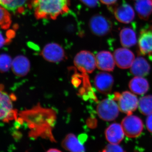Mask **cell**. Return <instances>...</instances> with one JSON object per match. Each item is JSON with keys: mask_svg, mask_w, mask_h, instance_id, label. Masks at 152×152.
Masks as SVG:
<instances>
[{"mask_svg": "<svg viewBox=\"0 0 152 152\" xmlns=\"http://www.w3.org/2000/svg\"><path fill=\"white\" fill-rule=\"evenodd\" d=\"M46 152H63L60 150L56 149H50L48 150Z\"/></svg>", "mask_w": 152, "mask_h": 152, "instance_id": "f1b7e54d", "label": "cell"}, {"mask_svg": "<svg viewBox=\"0 0 152 152\" xmlns=\"http://www.w3.org/2000/svg\"><path fill=\"white\" fill-rule=\"evenodd\" d=\"M41 54L46 61L52 63L61 61L65 58L66 55L62 47L55 43H51L46 45Z\"/></svg>", "mask_w": 152, "mask_h": 152, "instance_id": "52a82bcc", "label": "cell"}, {"mask_svg": "<svg viewBox=\"0 0 152 152\" xmlns=\"http://www.w3.org/2000/svg\"><path fill=\"white\" fill-rule=\"evenodd\" d=\"M121 126L125 134L130 138H136L141 134L143 129L142 121L136 116L128 115L122 120Z\"/></svg>", "mask_w": 152, "mask_h": 152, "instance_id": "5b68a950", "label": "cell"}, {"mask_svg": "<svg viewBox=\"0 0 152 152\" xmlns=\"http://www.w3.org/2000/svg\"><path fill=\"white\" fill-rule=\"evenodd\" d=\"M129 86L131 91L137 95L144 94L149 88L148 82L142 77H135L131 80Z\"/></svg>", "mask_w": 152, "mask_h": 152, "instance_id": "e0dca14e", "label": "cell"}, {"mask_svg": "<svg viewBox=\"0 0 152 152\" xmlns=\"http://www.w3.org/2000/svg\"><path fill=\"white\" fill-rule=\"evenodd\" d=\"M13 69L15 73L18 75H26L29 72L31 64L29 61L23 56L17 57L12 63Z\"/></svg>", "mask_w": 152, "mask_h": 152, "instance_id": "d6986e66", "label": "cell"}, {"mask_svg": "<svg viewBox=\"0 0 152 152\" xmlns=\"http://www.w3.org/2000/svg\"><path fill=\"white\" fill-rule=\"evenodd\" d=\"M114 79L110 74L106 72L98 74L94 79L95 86L99 92L108 94L111 91L114 84Z\"/></svg>", "mask_w": 152, "mask_h": 152, "instance_id": "8fae6325", "label": "cell"}, {"mask_svg": "<svg viewBox=\"0 0 152 152\" xmlns=\"http://www.w3.org/2000/svg\"><path fill=\"white\" fill-rule=\"evenodd\" d=\"M12 20L9 11L0 6V28L7 30L10 27Z\"/></svg>", "mask_w": 152, "mask_h": 152, "instance_id": "603a6c76", "label": "cell"}, {"mask_svg": "<svg viewBox=\"0 0 152 152\" xmlns=\"http://www.w3.org/2000/svg\"><path fill=\"white\" fill-rule=\"evenodd\" d=\"M118 0H99L101 2L107 6H113Z\"/></svg>", "mask_w": 152, "mask_h": 152, "instance_id": "83f0119b", "label": "cell"}, {"mask_svg": "<svg viewBox=\"0 0 152 152\" xmlns=\"http://www.w3.org/2000/svg\"><path fill=\"white\" fill-rule=\"evenodd\" d=\"M70 0H31V6L37 19L55 20L69 10Z\"/></svg>", "mask_w": 152, "mask_h": 152, "instance_id": "6da1fadb", "label": "cell"}, {"mask_svg": "<svg viewBox=\"0 0 152 152\" xmlns=\"http://www.w3.org/2000/svg\"><path fill=\"white\" fill-rule=\"evenodd\" d=\"M64 148L70 152H85V147L73 134H68L62 142Z\"/></svg>", "mask_w": 152, "mask_h": 152, "instance_id": "2e32d148", "label": "cell"}, {"mask_svg": "<svg viewBox=\"0 0 152 152\" xmlns=\"http://www.w3.org/2000/svg\"><path fill=\"white\" fill-rule=\"evenodd\" d=\"M136 1H137V0H136Z\"/></svg>", "mask_w": 152, "mask_h": 152, "instance_id": "4dcf8cb0", "label": "cell"}, {"mask_svg": "<svg viewBox=\"0 0 152 152\" xmlns=\"http://www.w3.org/2000/svg\"><path fill=\"white\" fill-rule=\"evenodd\" d=\"M102 152H125L122 147L118 145L109 144L107 145Z\"/></svg>", "mask_w": 152, "mask_h": 152, "instance_id": "d4e9b609", "label": "cell"}, {"mask_svg": "<svg viewBox=\"0 0 152 152\" xmlns=\"http://www.w3.org/2000/svg\"><path fill=\"white\" fill-rule=\"evenodd\" d=\"M29 0H0V6L15 13H22Z\"/></svg>", "mask_w": 152, "mask_h": 152, "instance_id": "ac0fdd59", "label": "cell"}, {"mask_svg": "<svg viewBox=\"0 0 152 152\" xmlns=\"http://www.w3.org/2000/svg\"><path fill=\"white\" fill-rule=\"evenodd\" d=\"M146 126L149 132L152 133V113L148 115L147 118Z\"/></svg>", "mask_w": 152, "mask_h": 152, "instance_id": "4316f807", "label": "cell"}, {"mask_svg": "<svg viewBox=\"0 0 152 152\" xmlns=\"http://www.w3.org/2000/svg\"><path fill=\"white\" fill-rule=\"evenodd\" d=\"M135 7L139 17L142 20H148L151 15V0H137Z\"/></svg>", "mask_w": 152, "mask_h": 152, "instance_id": "44dd1931", "label": "cell"}, {"mask_svg": "<svg viewBox=\"0 0 152 152\" xmlns=\"http://www.w3.org/2000/svg\"><path fill=\"white\" fill-rule=\"evenodd\" d=\"M113 10L115 18L120 23H129L134 18V11L133 8L127 3L115 6Z\"/></svg>", "mask_w": 152, "mask_h": 152, "instance_id": "30bf717a", "label": "cell"}, {"mask_svg": "<svg viewBox=\"0 0 152 152\" xmlns=\"http://www.w3.org/2000/svg\"><path fill=\"white\" fill-rule=\"evenodd\" d=\"M120 42L124 48H130L137 43V35L132 28H123L120 33Z\"/></svg>", "mask_w": 152, "mask_h": 152, "instance_id": "ffe728a7", "label": "cell"}, {"mask_svg": "<svg viewBox=\"0 0 152 152\" xmlns=\"http://www.w3.org/2000/svg\"><path fill=\"white\" fill-rule=\"evenodd\" d=\"M89 27L92 32L96 35L104 36L111 31L112 23L108 19L101 15H95L91 19Z\"/></svg>", "mask_w": 152, "mask_h": 152, "instance_id": "8992f818", "label": "cell"}, {"mask_svg": "<svg viewBox=\"0 0 152 152\" xmlns=\"http://www.w3.org/2000/svg\"><path fill=\"white\" fill-rule=\"evenodd\" d=\"M13 110L10 96L7 93L0 90V121L7 118Z\"/></svg>", "mask_w": 152, "mask_h": 152, "instance_id": "5bb4252c", "label": "cell"}, {"mask_svg": "<svg viewBox=\"0 0 152 152\" xmlns=\"http://www.w3.org/2000/svg\"><path fill=\"white\" fill-rule=\"evenodd\" d=\"M119 111L118 106L115 101L110 98L103 100L97 106L98 116L106 121H111L116 119Z\"/></svg>", "mask_w": 152, "mask_h": 152, "instance_id": "3957f363", "label": "cell"}, {"mask_svg": "<svg viewBox=\"0 0 152 152\" xmlns=\"http://www.w3.org/2000/svg\"><path fill=\"white\" fill-rule=\"evenodd\" d=\"M87 7L93 8L97 6L99 0H80Z\"/></svg>", "mask_w": 152, "mask_h": 152, "instance_id": "484cf974", "label": "cell"}, {"mask_svg": "<svg viewBox=\"0 0 152 152\" xmlns=\"http://www.w3.org/2000/svg\"><path fill=\"white\" fill-rule=\"evenodd\" d=\"M113 56L116 64L122 69L131 67L135 59L134 54L126 48L116 49L114 52Z\"/></svg>", "mask_w": 152, "mask_h": 152, "instance_id": "9c48e42d", "label": "cell"}, {"mask_svg": "<svg viewBox=\"0 0 152 152\" xmlns=\"http://www.w3.org/2000/svg\"><path fill=\"white\" fill-rule=\"evenodd\" d=\"M140 112L143 115H148L152 113V96L148 95L141 98L139 101Z\"/></svg>", "mask_w": 152, "mask_h": 152, "instance_id": "7402d4cb", "label": "cell"}, {"mask_svg": "<svg viewBox=\"0 0 152 152\" xmlns=\"http://www.w3.org/2000/svg\"><path fill=\"white\" fill-rule=\"evenodd\" d=\"M13 31H8L7 32V34L5 36L3 34V33L0 31V48H2L3 46L4 45L10 41L11 38L14 37Z\"/></svg>", "mask_w": 152, "mask_h": 152, "instance_id": "cb8c5ba5", "label": "cell"}, {"mask_svg": "<svg viewBox=\"0 0 152 152\" xmlns=\"http://www.w3.org/2000/svg\"><path fill=\"white\" fill-rule=\"evenodd\" d=\"M106 138L110 143L118 145L124 137V132L121 125L114 123L106 129Z\"/></svg>", "mask_w": 152, "mask_h": 152, "instance_id": "4fadbf2b", "label": "cell"}, {"mask_svg": "<svg viewBox=\"0 0 152 152\" xmlns=\"http://www.w3.org/2000/svg\"><path fill=\"white\" fill-rule=\"evenodd\" d=\"M152 2V0H151Z\"/></svg>", "mask_w": 152, "mask_h": 152, "instance_id": "f546056e", "label": "cell"}, {"mask_svg": "<svg viewBox=\"0 0 152 152\" xmlns=\"http://www.w3.org/2000/svg\"><path fill=\"white\" fill-rule=\"evenodd\" d=\"M139 50L142 54H152V25L142 28L138 39Z\"/></svg>", "mask_w": 152, "mask_h": 152, "instance_id": "ba28073f", "label": "cell"}, {"mask_svg": "<svg viewBox=\"0 0 152 152\" xmlns=\"http://www.w3.org/2000/svg\"><path fill=\"white\" fill-rule=\"evenodd\" d=\"M113 96V99L118 102L120 111L127 115H132L138 107L137 98L130 92L126 91L121 94L116 92Z\"/></svg>", "mask_w": 152, "mask_h": 152, "instance_id": "7a4b0ae2", "label": "cell"}, {"mask_svg": "<svg viewBox=\"0 0 152 152\" xmlns=\"http://www.w3.org/2000/svg\"><path fill=\"white\" fill-rule=\"evenodd\" d=\"M74 62L78 69L87 73H92L96 67V57L88 51H81L78 53L75 57Z\"/></svg>", "mask_w": 152, "mask_h": 152, "instance_id": "277c9868", "label": "cell"}, {"mask_svg": "<svg viewBox=\"0 0 152 152\" xmlns=\"http://www.w3.org/2000/svg\"><path fill=\"white\" fill-rule=\"evenodd\" d=\"M96 67L101 70L111 72L115 68V62L113 55L107 51L98 53L96 57Z\"/></svg>", "mask_w": 152, "mask_h": 152, "instance_id": "7c38bea8", "label": "cell"}, {"mask_svg": "<svg viewBox=\"0 0 152 152\" xmlns=\"http://www.w3.org/2000/svg\"><path fill=\"white\" fill-rule=\"evenodd\" d=\"M151 67L145 59L142 57L135 58L131 67V72L135 77H142L149 73Z\"/></svg>", "mask_w": 152, "mask_h": 152, "instance_id": "9a60e30c", "label": "cell"}]
</instances>
